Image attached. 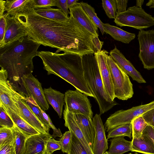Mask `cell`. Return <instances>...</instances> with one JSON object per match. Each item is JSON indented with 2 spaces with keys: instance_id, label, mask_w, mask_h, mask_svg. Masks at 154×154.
<instances>
[{
  "instance_id": "6da1fadb",
  "label": "cell",
  "mask_w": 154,
  "mask_h": 154,
  "mask_svg": "<svg viewBox=\"0 0 154 154\" xmlns=\"http://www.w3.org/2000/svg\"><path fill=\"white\" fill-rule=\"evenodd\" d=\"M25 27L28 35L45 46L58 49V52L77 54L82 56L94 54L91 34L70 14L65 21L54 20L36 13L30 5L23 12L15 16Z\"/></svg>"
},
{
  "instance_id": "7a4b0ae2",
  "label": "cell",
  "mask_w": 154,
  "mask_h": 154,
  "mask_svg": "<svg viewBox=\"0 0 154 154\" xmlns=\"http://www.w3.org/2000/svg\"><path fill=\"white\" fill-rule=\"evenodd\" d=\"M40 45L27 35L0 48V67L7 71L13 89L26 97H29L21 78L33 72V59L37 56Z\"/></svg>"
},
{
  "instance_id": "3957f363",
  "label": "cell",
  "mask_w": 154,
  "mask_h": 154,
  "mask_svg": "<svg viewBox=\"0 0 154 154\" xmlns=\"http://www.w3.org/2000/svg\"><path fill=\"white\" fill-rule=\"evenodd\" d=\"M47 74L57 76L88 96L94 98L85 79L82 56L72 53L38 51Z\"/></svg>"
},
{
  "instance_id": "277c9868",
  "label": "cell",
  "mask_w": 154,
  "mask_h": 154,
  "mask_svg": "<svg viewBox=\"0 0 154 154\" xmlns=\"http://www.w3.org/2000/svg\"><path fill=\"white\" fill-rule=\"evenodd\" d=\"M82 62L85 79L99 107L100 114L101 115L118 103L115 100H112L105 90L94 54L82 56Z\"/></svg>"
},
{
  "instance_id": "5b68a950",
  "label": "cell",
  "mask_w": 154,
  "mask_h": 154,
  "mask_svg": "<svg viewBox=\"0 0 154 154\" xmlns=\"http://www.w3.org/2000/svg\"><path fill=\"white\" fill-rule=\"evenodd\" d=\"M106 60L112 80L115 98L123 100L131 98L134 91L128 75L110 55H107Z\"/></svg>"
},
{
  "instance_id": "8992f818",
  "label": "cell",
  "mask_w": 154,
  "mask_h": 154,
  "mask_svg": "<svg viewBox=\"0 0 154 154\" xmlns=\"http://www.w3.org/2000/svg\"><path fill=\"white\" fill-rule=\"evenodd\" d=\"M114 22L120 27L129 26L140 30L154 26V18L136 6L129 7L123 13H117Z\"/></svg>"
},
{
  "instance_id": "52a82bcc",
  "label": "cell",
  "mask_w": 154,
  "mask_h": 154,
  "mask_svg": "<svg viewBox=\"0 0 154 154\" xmlns=\"http://www.w3.org/2000/svg\"><path fill=\"white\" fill-rule=\"evenodd\" d=\"M65 95L64 109L75 115L82 114L93 118L91 106L87 95L76 89L67 91Z\"/></svg>"
},
{
  "instance_id": "ba28073f",
  "label": "cell",
  "mask_w": 154,
  "mask_h": 154,
  "mask_svg": "<svg viewBox=\"0 0 154 154\" xmlns=\"http://www.w3.org/2000/svg\"><path fill=\"white\" fill-rule=\"evenodd\" d=\"M137 39L139 44L138 57L144 69H154V29L139 31Z\"/></svg>"
},
{
  "instance_id": "9c48e42d",
  "label": "cell",
  "mask_w": 154,
  "mask_h": 154,
  "mask_svg": "<svg viewBox=\"0 0 154 154\" xmlns=\"http://www.w3.org/2000/svg\"><path fill=\"white\" fill-rule=\"evenodd\" d=\"M10 90L11 98L18 109L19 116L40 133H47L43 125L27 104L26 97L15 91L11 84L10 85Z\"/></svg>"
},
{
  "instance_id": "30bf717a",
  "label": "cell",
  "mask_w": 154,
  "mask_h": 154,
  "mask_svg": "<svg viewBox=\"0 0 154 154\" xmlns=\"http://www.w3.org/2000/svg\"><path fill=\"white\" fill-rule=\"evenodd\" d=\"M23 84L29 96L32 97L43 110L48 109L49 105L45 97L41 83L32 73L25 75L21 78Z\"/></svg>"
},
{
  "instance_id": "8fae6325",
  "label": "cell",
  "mask_w": 154,
  "mask_h": 154,
  "mask_svg": "<svg viewBox=\"0 0 154 154\" xmlns=\"http://www.w3.org/2000/svg\"><path fill=\"white\" fill-rule=\"evenodd\" d=\"M94 54L97 60L105 90L110 98L114 100L115 98L113 82L106 60L108 52L103 50L97 51Z\"/></svg>"
},
{
  "instance_id": "7c38bea8",
  "label": "cell",
  "mask_w": 154,
  "mask_h": 154,
  "mask_svg": "<svg viewBox=\"0 0 154 154\" xmlns=\"http://www.w3.org/2000/svg\"><path fill=\"white\" fill-rule=\"evenodd\" d=\"M6 18V24L4 39V46L28 35L26 28L15 16L7 15Z\"/></svg>"
},
{
  "instance_id": "4fadbf2b",
  "label": "cell",
  "mask_w": 154,
  "mask_h": 154,
  "mask_svg": "<svg viewBox=\"0 0 154 154\" xmlns=\"http://www.w3.org/2000/svg\"><path fill=\"white\" fill-rule=\"evenodd\" d=\"M92 119L95 134L92 150L93 154H103L108 149V140L106 136L104 126L100 114H96Z\"/></svg>"
},
{
  "instance_id": "5bb4252c",
  "label": "cell",
  "mask_w": 154,
  "mask_h": 154,
  "mask_svg": "<svg viewBox=\"0 0 154 154\" xmlns=\"http://www.w3.org/2000/svg\"><path fill=\"white\" fill-rule=\"evenodd\" d=\"M109 55L115 62L133 80L138 83H146V81L131 63L127 60L123 54L115 46L109 53Z\"/></svg>"
},
{
  "instance_id": "9a60e30c",
  "label": "cell",
  "mask_w": 154,
  "mask_h": 154,
  "mask_svg": "<svg viewBox=\"0 0 154 154\" xmlns=\"http://www.w3.org/2000/svg\"><path fill=\"white\" fill-rule=\"evenodd\" d=\"M7 71L1 67L0 70V106L10 109L19 115L18 109L11 98L10 83Z\"/></svg>"
},
{
  "instance_id": "2e32d148",
  "label": "cell",
  "mask_w": 154,
  "mask_h": 154,
  "mask_svg": "<svg viewBox=\"0 0 154 154\" xmlns=\"http://www.w3.org/2000/svg\"><path fill=\"white\" fill-rule=\"evenodd\" d=\"M71 14L79 24L93 35L98 36V27L92 21L82 8L77 2L69 8Z\"/></svg>"
},
{
  "instance_id": "e0dca14e",
  "label": "cell",
  "mask_w": 154,
  "mask_h": 154,
  "mask_svg": "<svg viewBox=\"0 0 154 154\" xmlns=\"http://www.w3.org/2000/svg\"><path fill=\"white\" fill-rule=\"evenodd\" d=\"M52 137L48 133H40L29 137L26 142L25 154H45L47 143Z\"/></svg>"
},
{
  "instance_id": "ac0fdd59",
  "label": "cell",
  "mask_w": 154,
  "mask_h": 154,
  "mask_svg": "<svg viewBox=\"0 0 154 154\" xmlns=\"http://www.w3.org/2000/svg\"><path fill=\"white\" fill-rule=\"evenodd\" d=\"M63 114L65 126L74 134L88 154H93L90 145L78 125L75 115L68 112L65 109L63 110Z\"/></svg>"
},
{
  "instance_id": "d6986e66",
  "label": "cell",
  "mask_w": 154,
  "mask_h": 154,
  "mask_svg": "<svg viewBox=\"0 0 154 154\" xmlns=\"http://www.w3.org/2000/svg\"><path fill=\"white\" fill-rule=\"evenodd\" d=\"M154 108V100L144 105L133 107L125 110H119L118 120L121 125L131 123L134 119Z\"/></svg>"
},
{
  "instance_id": "ffe728a7",
  "label": "cell",
  "mask_w": 154,
  "mask_h": 154,
  "mask_svg": "<svg viewBox=\"0 0 154 154\" xmlns=\"http://www.w3.org/2000/svg\"><path fill=\"white\" fill-rule=\"evenodd\" d=\"M43 91L48 103L56 111L59 118H61L63 107L65 102V94L53 89L51 87L44 88Z\"/></svg>"
},
{
  "instance_id": "44dd1931",
  "label": "cell",
  "mask_w": 154,
  "mask_h": 154,
  "mask_svg": "<svg viewBox=\"0 0 154 154\" xmlns=\"http://www.w3.org/2000/svg\"><path fill=\"white\" fill-rule=\"evenodd\" d=\"M75 116L79 126L91 148L95 134V129L92 119L82 114H76Z\"/></svg>"
},
{
  "instance_id": "7402d4cb",
  "label": "cell",
  "mask_w": 154,
  "mask_h": 154,
  "mask_svg": "<svg viewBox=\"0 0 154 154\" xmlns=\"http://www.w3.org/2000/svg\"><path fill=\"white\" fill-rule=\"evenodd\" d=\"M105 32L116 41L129 44L136 37L135 33H130L108 23H103Z\"/></svg>"
},
{
  "instance_id": "603a6c76",
  "label": "cell",
  "mask_w": 154,
  "mask_h": 154,
  "mask_svg": "<svg viewBox=\"0 0 154 154\" xmlns=\"http://www.w3.org/2000/svg\"><path fill=\"white\" fill-rule=\"evenodd\" d=\"M2 106L11 119L14 124L20 131L28 137L32 135L40 133L14 112L10 109Z\"/></svg>"
},
{
  "instance_id": "cb8c5ba5",
  "label": "cell",
  "mask_w": 154,
  "mask_h": 154,
  "mask_svg": "<svg viewBox=\"0 0 154 154\" xmlns=\"http://www.w3.org/2000/svg\"><path fill=\"white\" fill-rule=\"evenodd\" d=\"M132 152L145 154H154V144L151 139L142 135L140 138H132Z\"/></svg>"
},
{
  "instance_id": "d4e9b609",
  "label": "cell",
  "mask_w": 154,
  "mask_h": 154,
  "mask_svg": "<svg viewBox=\"0 0 154 154\" xmlns=\"http://www.w3.org/2000/svg\"><path fill=\"white\" fill-rule=\"evenodd\" d=\"M110 145L108 151L111 154H123L132 150V142L124 137H118L110 140Z\"/></svg>"
},
{
  "instance_id": "484cf974",
  "label": "cell",
  "mask_w": 154,
  "mask_h": 154,
  "mask_svg": "<svg viewBox=\"0 0 154 154\" xmlns=\"http://www.w3.org/2000/svg\"><path fill=\"white\" fill-rule=\"evenodd\" d=\"M31 0H7L5 4V11L7 15L15 16L22 13L30 5Z\"/></svg>"
},
{
  "instance_id": "4316f807",
  "label": "cell",
  "mask_w": 154,
  "mask_h": 154,
  "mask_svg": "<svg viewBox=\"0 0 154 154\" xmlns=\"http://www.w3.org/2000/svg\"><path fill=\"white\" fill-rule=\"evenodd\" d=\"M14 134V144L16 154H25L26 142L28 138L14 124L12 129Z\"/></svg>"
},
{
  "instance_id": "83f0119b",
  "label": "cell",
  "mask_w": 154,
  "mask_h": 154,
  "mask_svg": "<svg viewBox=\"0 0 154 154\" xmlns=\"http://www.w3.org/2000/svg\"><path fill=\"white\" fill-rule=\"evenodd\" d=\"M35 10L36 13L40 16L50 20L65 21L69 19L64 13L59 9L53 8L51 7L48 8Z\"/></svg>"
},
{
  "instance_id": "f1b7e54d",
  "label": "cell",
  "mask_w": 154,
  "mask_h": 154,
  "mask_svg": "<svg viewBox=\"0 0 154 154\" xmlns=\"http://www.w3.org/2000/svg\"><path fill=\"white\" fill-rule=\"evenodd\" d=\"M128 137L132 138V125L131 123L120 125L108 132L107 140L118 137Z\"/></svg>"
},
{
  "instance_id": "f546056e",
  "label": "cell",
  "mask_w": 154,
  "mask_h": 154,
  "mask_svg": "<svg viewBox=\"0 0 154 154\" xmlns=\"http://www.w3.org/2000/svg\"><path fill=\"white\" fill-rule=\"evenodd\" d=\"M131 124L132 138H141L143 131L148 125V124L141 115L134 119Z\"/></svg>"
},
{
  "instance_id": "4dcf8cb0",
  "label": "cell",
  "mask_w": 154,
  "mask_h": 154,
  "mask_svg": "<svg viewBox=\"0 0 154 154\" xmlns=\"http://www.w3.org/2000/svg\"><path fill=\"white\" fill-rule=\"evenodd\" d=\"M25 98L28 105L43 125L47 132L49 134L50 127L43 117L40 109V107L32 97L29 96L28 97H25Z\"/></svg>"
},
{
  "instance_id": "1f68e13d",
  "label": "cell",
  "mask_w": 154,
  "mask_h": 154,
  "mask_svg": "<svg viewBox=\"0 0 154 154\" xmlns=\"http://www.w3.org/2000/svg\"><path fill=\"white\" fill-rule=\"evenodd\" d=\"M80 3L84 10L92 21L100 29L102 35H103L105 32L103 26V23L97 16L94 8L87 3L83 2Z\"/></svg>"
},
{
  "instance_id": "d6a6232c",
  "label": "cell",
  "mask_w": 154,
  "mask_h": 154,
  "mask_svg": "<svg viewBox=\"0 0 154 154\" xmlns=\"http://www.w3.org/2000/svg\"><path fill=\"white\" fill-rule=\"evenodd\" d=\"M71 132V140L67 154H88L74 134L72 132Z\"/></svg>"
},
{
  "instance_id": "836d02e7",
  "label": "cell",
  "mask_w": 154,
  "mask_h": 154,
  "mask_svg": "<svg viewBox=\"0 0 154 154\" xmlns=\"http://www.w3.org/2000/svg\"><path fill=\"white\" fill-rule=\"evenodd\" d=\"M14 144V134L12 129L0 127V146Z\"/></svg>"
},
{
  "instance_id": "e575fe53",
  "label": "cell",
  "mask_w": 154,
  "mask_h": 154,
  "mask_svg": "<svg viewBox=\"0 0 154 154\" xmlns=\"http://www.w3.org/2000/svg\"><path fill=\"white\" fill-rule=\"evenodd\" d=\"M102 6L107 17L115 19L116 16V0H103Z\"/></svg>"
},
{
  "instance_id": "d590c367",
  "label": "cell",
  "mask_w": 154,
  "mask_h": 154,
  "mask_svg": "<svg viewBox=\"0 0 154 154\" xmlns=\"http://www.w3.org/2000/svg\"><path fill=\"white\" fill-rule=\"evenodd\" d=\"M0 126L12 129L14 124L3 108L0 106Z\"/></svg>"
},
{
  "instance_id": "8d00e7d4",
  "label": "cell",
  "mask_w": 154,
  "mask_h": 154,
  "mask_svg": "<svg viewBox=\"0 0 154 154\" xmlns=\"http://www.w3.org/2000/svg\"><path fill=\"white\" fill-rule=\"evenodd\" d=\"M31 6L35 9L48 8L56 6V0H31Z\"/></svg>"
},
{
  "instance_id": "74e56055",
  "label": "cell",
  "mask_w": 154,
  "mask_h": 154,
  "mask_svg": "<svg viewBox=\"0 0 154 154\" xmlns=\"http://www.w3.org/2000/svg\"><path fill=\"white\" fill-rule=\"evenodd\" d=\"M71 138V132L70 131H66L59 139L61 146V151L63 153H68Z\"/></svg>"
},
{
  "instance_id": "f35d334b",
  "label": "cell",
  "mask_w": 154,
  "mask_h": 154,
  "mask_svg": "<svg viewBox=\"0 0 154 154\" xmlns=\"http://www.w3.org/2000/svg\"><path fill=\"white\" fill-rule=\"evenodd\" d=\"M60 149L61 146L59 141L56 140L52 137L47 143L45 154H52L54 151Z\"/></svg>"
},
{
  "instance_id": "ab89813d",
  "label": "cell",
  "mask_w": 154,
  "mask_h": 154,
  "mask_svg": "<svg viewBox=\"0 0 154 154\" xmlns=\"http://www.w3.org/2000/svg\"><path fill=\"white\" fill-rule=\"evenodd\" d=\"M40 109L42 113V115L44 119L47 121L50 128H51L53 130V134L51 135L52 136L54 137H61L63 135L61 132L60 129H57L53 124L52 121L50 118L47 114L45 112L44 110L42 109L40 107Z\"/></svg>"
},
{
  "instance_id": "60d3db41",
  "label": "cell",
  "mask_w": 154,
  "mask_h": 154,
  "mask_svg": "<svg viewBox=\"0 0 154 154\" xmlns=\"http://www.w3.org/2000/svg\"><path fill=\"white\" fill-rule=\"evenodd\" d=\"M6 13L0 16V48L4 46V39L6 24Z\"/></svg>"
},
{
  "instance_id": "b9f144b4",
  "label": "cell",
  "mask_w": 154,
  "mask_h": 154,
  "mask_svg": "<svg viewBox=\"0 0 154 154\" xmlns=\"http://www.w3.org/2000/svg\"><path fill=\"white\" fill-rule=\"evenodd\" d=\"M141 116L148 125L154 128V108L147 111Z\"/></svg>"
},
{
  "instance_id": "7bdbcfd3",
  "label": "cell",
  "mask_w": 154,
  "mask_h": 154,
  "mask_svg": "<svg viewBox=\"0 0 154 154\" xmlns=\"http://www.w3.org/2000/svg\"><path fill=\"white\" fill-rule=\"evenodd\" d=\"M56 6L61 10L66 16L68 17V14H70V12L67 6V0H56Z\"/></svg>"
},
{
  "instance_id": "ee69618b",
  "label": "cell",
  "mask_w": 154,
  "mask_h": 154,
  "mask_svg": "<svg viewBox=\"0 0 154 154\" xmlns=\"http://www.w3.org/2000/svg\"><path fill=\"white\" fill-rule=\"evenodd\" d=\"M128 2V0H116L117 13H123L127 10L126 8L127 7Z\"/></svg>"
},
{
  "instance_id": "f6af8a7d",
  "label": "cell",
  "mask_w": 154,
  "mask_h": 154,
  "mask_svg": "<svg viewBox=\"0 0 154 154\" xmlns=\"http://www.w3.org/2000/svg\"><path fill=\"white\" fill-rule=\"evenodd\" d=\"M0 154H16L13 145H5L0 146Z\"/></svg>"
},
{
  "instance_id": "bcb514c9",
  "label": "cell",
  "mask_w": 154,
  "mask_h": 154,
  "mask_svg": "<svg viewBox=\"0 0 154 154\" xmlns=\"http://www.w3.org/2000/svg\"><path fill=\"white\" fill-rule=\"evenodd\" d=\"M91 39L96 51H101L104 42L100 41L98 36L94 35L91 37Z\"/></svg>"
},
{
  "instance_id": "7dc6e473",
  "label": "cell",
  "mask_w": 154,
  "mask_h": 154,
  "mask_svg": "<svg viewBox=\"0 0 154 154\" xmlns=\"http://www.w3.org/2000/svg\"><path fill=\"white\" fill-rule=\"evenodd\" d=\"M143 135L149 138L154 144V128L148 125L143 131Z\"/></svg>"
},
{
  "instance_id": "c3c4849f",
  "label": "cell",
  "mask_w": 154,
  "mask_h": 154,
  "mask_svg": "<svg viewBox=\"0 0 154 154\" xmlns=\"http://www.w3.org/2000/svg\"><path fill=\"white\" fill-rule=\"evenodd\" d=\"M5 1L0 0V16L3 15L5 13Z\"/></svg>"
},
{
  "instance_id": "681fc988",
  "label": "cell",
  "mask_w": 154,
  "mask_h": 154,
  "mask_svg": "<svg viewBox=\"0 0 154 154\" xmlns=\"http://www.w3.org/2000/svg\"><path fill=\"white\" fill-rule=\"evenodd\" d=\"M78 0H67V6L69 9L70 7L77 2Z\"/></svg>"
},
{
  "instance_id": "f907efd6",
  "label": "cell",
  "mask_w": 154,
  "mask_h": 154,
  "mask_svg": "<svg viewBox=\"0 0 154 154\" xmlns=\"http://www.w3.org/2000/svg\"><path fill=\"white\" fill-rule=\"evenodd\" d=\"M146 5L149 7L150 8H154V0H149Z\"/></svg>"
},
{
  "instance_id": "816d5d0a",
  "label": "cell",
  "mask_w": 154,
  "mask_h": 154,
  "mask_svg": "<svg viewBox=\"0 0 154 154\" xmlns=\"http://www.w3.org/2000/svg\"><path fill=\"white\" fill-rule=\"evenodd\" d=\"M144 0H136V6L141 8L143 4Z\"/></svg>"
},
{
  "instance_id": "f5cc1de1",
  "label": "cell",
  "mask_w": 154,
  "mask_h": 154,
  "mask_svg": "<svg viewBox=\"0 0 154 154\" xmlns=\"http://www.w3.org/2000/svg\"><path fill=\"white\" fill-rule=\"evenodd\" d=\"M103 154H111L108 151L105 152Z\"/></svg>"
},
{
  "instance_id": "db71d44e",
  "label": "cell",
  "mask_w": 154,
  "mask_h": 154,
  "mask_svg": "<svg viewBox=\"0 0 154 154\" xmlns=\"http://www.w3.org/2000/svg\"><path fill=\"white\" fill-rule=\"evenodd\" d=\"M134 154H138L137 153H135Z\"/></svg>"
},
{
  "instance_id": "11a10c76",
  "label": "cell",
  "mask_w": 154,
  "mask_h": 154,
  "mask_svg": "<svg viewBox=\"0 0 154 154\" xmlns=\"http://www.w3.org/2000/svg\"><path fill=\"white\" fill-rule=\"evenodd\" d=\"M128 154H132V153H129Z\"/></svg>"
},
{
  "instance_id": "9f6ffc18",
  "label": "cell",
  "mask_w": 154,
  "mask_h": 154,
  "mask_svg": "<svg viewBox=\"0 0 154 154\" xmlns=\"http://www.w3.org/2000/svg\"></svg>"
},
{
  "instance_id": "6f0895ef",
  "label": "cell",
  "mask_w": 154,
  "mask_h": 154,
  "mask_svg": "<svg viewBox=\"0 0 154 154\" xmlns=\"http://www.w3.org/2000/svg\"></svg>"
}]
</instances>
